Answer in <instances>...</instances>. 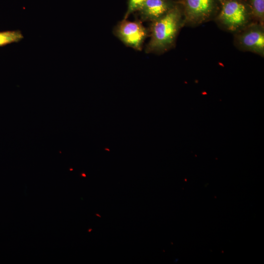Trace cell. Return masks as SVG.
<instances>
[{
    "label": "cell",
    "instance_id": "6da1fadb",
    "mask_svg": "<svg viewBox=\"0 0 264 264\" xmlns=\"http://www.w3.org/2000/svg\"><path fill=\"white\" fill-rule=\"evenodd\" d=\"M184 25L182 7L179 2L165 15L152 22L146 52L160 54L169 50L175 45L179 32Z\"/></svg>",
    "mask_w": 264,
    "mask_h": 264
},
{
    "label": "cell",
    "instance_id": "7a4b0ae2",
    "mask_svg": "<svg viewBox=\"0 0 264 264\" xmlns=\"http://www.w3.org/2000/svg\"><path fill=\"white\" fill-rule=\"evenodd\" d=\"M219 10L214 18L222 29L233 34L255 21L247 0H218Z\"/></svg>",
    "mask_w": 264,
    "mask_h": 264
},
{
    "label": "cell",
    "instance_id": "3957f363",
    "mask_svg": "<svg viewBox=\"0 0 264 264\" xmlns=\"http://www.w3.org/2000/svg\"><path fill=\"white\" fill-rule=\"evenodd\" d=\"M185 25L197 26L214 20L219 10L218 0H181Z\"/></svg>",
    "mask_w": 264,
    "mask_h": 264
},
{
    "label": "cell",
    "instance_id": "277c9868",
    "mask_svg": "<svg viewBox=\"0 0 264 264\" xmlns=\"http://www.w3.org/2000/svg\"><path fill=\"white\" fill-rule=\"evenodd\" d=\"M234 44L240 50L264 57V24L254 21L234 33Z\"/></svg>",
    "mask_w": 264,
    "mask_h": 264
},
{
    "label": "cell",
    "instance_id": "5b68a950",
    "mask_svg": "<svg viewBox=\"0 0 264 264\" xmlns=\"http://www.w3.org/2000/svg\"><path fill=\"white\" fill-rule=\"evenodd\" d=\"M115 36L126 46L136 50L142 49L148 31L140 21L123 19L114 29Z\"/></svg>",
    "mask_w": 264,
    "mask_h": 264
},
{
    "label": "cell",
    "instance_id": "8992f818",
    "mask_svg": "<svg viewBox=\"0 0 264 264\" xmlns=\"http://www.w3.org/2000/svg\"><path fill=\"white\" fill-rule=\"evenodd\" d=\"M176 4L172 0H147L138 11L143 21L152 22L165 15Z\"/></svg>",
    "mask_w": 264,
    "mask_h": 264
},
{
    "label": "cell",
    "instance_id": "52a82bcc",
    "mask_svg": "<svg viewBox=\"0 0 264 264\" xmlns=\"http://www.w3.org/2000/svg\"><path fill=\"white\" fill-rule=\"evenodd\" d=\"M23 38L22 33L19 30L1 31L0 32V46L19 42Z\"/></svg>",
    "mask_w": 264,
    "mask_h": 264
},
{
    "label": "cell",
    "instance_id": "ba28073f",
    "mask_svg": "<svg viewBox=\"0 0 264 264\" xmlns=\"http://www.w3.org/2000/svg\"><path fill=\"white\" fill-rule=\"evenodd\" d=\"M255 21L264 24V0H247Z\"/></svg>",
    "mask_w": 264,
    "mask_h": 264
},
{
    "label": "cell",
    "instance_id": "9c48e42d",
    "mask_svg": "<svg viewBox=\"0 0 264 264\" xmlns=\"http://www.w3.org/2000/svg\"><path fill=\"white\" fill-rule=\"evenodd\" d=\"M146 0H129L128 8L124 16V19H127L132 13L136 11H138Z\"/></svg>",
    "mask_w": 264,
    "mask_h": 264
},
{
    "label": "cell",
    "instance_id": "30bf717a",
    "mask_svg": "<svg viewBox=\"0 0 264 264\" xmlns=\"http://www.w3.org/2000/svg\"><path fill=\"white\" fill-rule=\"evenodd\" d=\"M91 230H92V229H90L89 230H88V232H90Z\"/></svg>",
    "mask_w": 264,
    "mask_h": 264
},
{
    "label": "cell",
    "instance_id": "8fae6325",
    "mask_svg": "<svg viewBox=\"0 0 264 264\" xmlns=\"http://www.w3.org/2000/svg\"><path fill=\"white\" fill-rule=\"evenodd\" d=\"M97 216H99V217H101L100 216H99L98 214H96Z\"/></svg>",
    "mask_w": 264,
    "mask_h": 264
}]
</instances>
